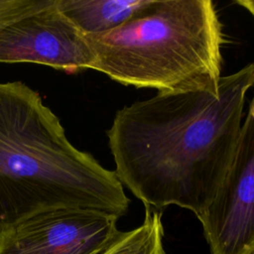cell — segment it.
Here are the masks:
<instances>
[{
  "mask_svg": "<svg viewBox=\"0 0 254 254\" xmlns=\"http://www.w3.org/2000/svg\"><path fill=\"white\" fill-rule=\"evenodd\" d=\"M235 3L247 10L254 18V0H236Z\"/></svg>",
  "mask_w": 254,
  "mask_h": 254,
  "instance_id": "obj_9",
  "label": "cell"
},
{
  "mask_svg": "<svg viewBox=\"0 0 254 254\" xmlns=\"http://www.w3.org/2000/svg\"><path fill=\"white\" fill-rule=\"evenodd\" d=\"M142 224L135 229L119 232L100 254H166L163 245L162 213L145 207Z\"/></svg>",
  "mask_w": 254,
  "mask_h": 254,
  "instance_id": "obj_8",
  "label": "cell"
},
{
  "mask_svg": "<svg viewBox=\"0 0 254 254\" xmlns=\"http://www.w3.org/2000/svg\"><path fill=\"white\" fill-rule=\"evenodd\" d=\"M150 0H57L60 11L82 35L115 29L144 8Z\"/></svg>",
  "mask_w": 254,
  "mask_h": 254,
  "instance_id": "obj_7",
  "label": "cell"
},
{
  "mask_svg": "<svg viewBox=\"0 0 254 254\" xmlns=\"http://www.w3.org/2000/svg\"><path fill=\"white\" fill-rule=\"evenodd\" d=\"M254 63L221 76L218 88L158 92L117 110L106 134L122 186L145 207L177 205L198 220L229 169Z\"/></svg>",
  "mask_w": 254,
  "mask_h": 254,
  "instance_id": "obj_1",
  "label": "cell"
},
{
  "mask_svg": "<svg viewBox=\"0 0 254 254\" xmlns=\"http://www.w3.org/2000/svg\"><path fill=\"white\" fill-rule=\"evenodd\" d=\"M118 218L52 208L0 224V254H100L119 234Z\"/></svg>",
  "mask_w": 254,
  "mask_h": 254,
  "instance_id": "obj_5",
  "label": "cell"
},
{
  "mask_svg": "<svg viewBox=\"0 0 254 254\" xmlns=\"http://www.w3.org/2000/svg\"><path fill=\"white\" fill-rule=\"evenodd\" d=\"M91 69L159 92L216 91L225 43L210 0H150L121 26L83 35Z\"/></svg>",
  "mask_w": 254,
  "mask_h": 254,
  "instance_id": "obj_3",
  "label": "cell"
},
{
  "mask_svg": "<svg viewBox=\"0 0 254 254\" xmlns=\"http://www.w3.org/2000/svg\"><path fill=\"white\" fill-rule=\"evenodd\" d=\"M199 221L210 254L254 252V94L223 184Z\"/></svg>",
  "mask_w": 254,
  "mask_h": 254,
  "instance_id": "obj_6",
  "label": "cell"
},
{
  "mask_svg": "<svg viewBox=\"0 0 254 254\" xmlns=\"http://www.w3.org/2000/svg\"><path fill=\"white\" fill-rule=\"evenodd\" d=\"M252 254H254V252H253V253H252Z\"/></svg>",
  "mask_w": 254,
  "mask_h": 254,
  "instance_id": "obj_10",
  "label": "cell"
},
{
  "mask_svg": "<svg viewBox=\"0 0 254 254\" xmlns=\"http://www.w3.org/2000/svg\"><path fill=\"white\" fill-rule=\"evenodd\" d=\"M0 63L76 72L91 67L93 54L57 0H0Z\"/></svg>",
  "mask_w": 254,
  "mask_h": 254,
  "instance_id": "obj_4",
  "label": "cell"
},
{
  "mask_svg": "<svg viewBox=\"0 0 254 254\" xmlns=\"http://www.w3.org/2000/svg\"><path fill=\"white\" fill-rule=\"evenodd\" d=\"M129 204L115 172L69 142L36 90L0 82V224L62 207L119 218Z\"/></svg>",
  "mask_w": 254,
  "mask_h": 254,
  "instance_id": "obj_2",
  "label": "cell"
}]
</instances>
